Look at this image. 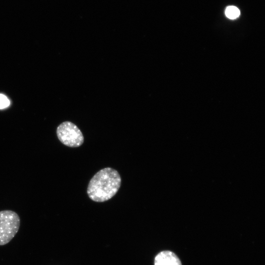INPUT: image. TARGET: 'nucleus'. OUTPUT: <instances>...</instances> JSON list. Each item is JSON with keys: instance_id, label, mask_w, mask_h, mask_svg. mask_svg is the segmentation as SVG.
I'll list each match as a JSON object with an SVG mask.
<instances>
[{"instance_id": "obj_1", "label": "nucleus", "mask_w": 265, "mask_h": 265, "mask_svg": "<svg viewBox=\"0 0 265 265\" xmlns=\"http://www.w3.org/2000/svg\"><path fill=\"white\" fill-rule=\"evenodd\" d=\"M121 184V178L118 172L111 167H106L99 170L91 179L87 193L94 202H105L116 194Z\"/></svg>"}, {"instance_id": "obj_2", "label": "nucleus", "mask_w": 265, "mask_h": 265, "mask_svg": "<svg viewBox=\"0 0 265 265\" xmlns=\"http://www.w3.org/2000/svg\"><path fill=\"white\" fill-rule=\"evenodd\" d=\"M20 225L19 215L11 210L0 211V245L9 242L18 232Z\"/></svg>"}, {"instance_id": "obj_3", "label": "nucleus", "mask_w": 265, "mask_h": 265, "mask_svg": "<svg viewBox=\"0 0 265 265\" xmlns=\"http://www.w3.org/2000/svg\"><path fill=\"white\" fill-rule=\"evenodd\" d=\"M56 134L59 140L69 147H78L84 142V137L79 128L70 121H65L58 125Z\"/></svg>"}, {"instance_id": "obj_4", "label": "nucleus", "mask_w": 265, "mask_h": 265, "mask_svg": "<svg viewBox=\"0 0 265 265\" xmlns=\"http://www.w3.org/2000/svg\"><path fill=\"white\" fill-rule=\"evenodd\" d=\"M155 265H182L178 256L170 251H163L155 257Z\"/></svg>"}, {"instance_id": "obj_5", "label": "nucleus", "mask_w": 265, "mask_h": 265, "mask_svg": "<svg viewBox=\"0 0 265 265\" xmlns=\"http://www.w3.org/2000/svg\"><path fill=\"white\" fill-rule=\"evenodd\" d=\"M226 16L231 20L236 19L238 18L240 14L239 9L235 6H228L225 10Z\"/></svg>"}, {"instance_id": "obj_6", "label": "nucleus", "mask_w": 265, "mask_h": 265, "mask_svg": "<svg viewBox=\"0 0 265 265\" xmlns=\"http://www.w3.org/2000/svg\"><path fill=\"white\" fill-rule=\"evenodd\" d=\"M10 102L4 95L0 94V109H3L9 106Z\"/></svg>"}]
</instances>
